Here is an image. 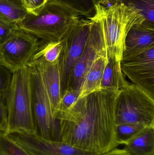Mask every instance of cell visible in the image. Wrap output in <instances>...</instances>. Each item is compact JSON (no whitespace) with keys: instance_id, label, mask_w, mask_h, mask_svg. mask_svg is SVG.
Segmentation results:
<instances>
[{"instance_id":"cell-2","label":"cell","mask_w":154,"mask_h":155,"mask_svg":"<svg viewBox=\"0 0 154 155\" xmlns=\"http://www.w3.org/2000/svg\"><path fill=\"white\" fill-rule=\"evenodd\" d=\"M89 20L103 38L108 56L120 62L128 31L134 25L145 21L140 13L122 2L107 7L96 5V13Z\"/></svg>"},{"instance_id":"cell-1","label":"cell","mask_w":154,"mask_h":155,"mask_svg":"<svg viewBox=\"0 0 154 155\" xmlns=\"http://www.w3.org/2000/svg\"><path fill=\"white\" fill-rule=\"evenodd\" d=\"M119 93L101 89L58 111L60 141L96 154L117 148L115 109Z\"/></svg>"},{"instance_id":"cell-13","label":"cell","mask_w":154,"mask_h":155,"mask_svg":"<svg viewBox=\"0 0 154 155\" xmlns=\"http://www.w3.org/2000/svg\"><path fill=\"white\" fill-rule=\"evenodd\" d=\"M108 61L107 53L101 54L97 56L83 80L80 89L78 98L102 89V77Z\"/></svg>"},{"instance_id":"cell-19","label":"cell","mask_w":154,"mask_h":155,"mask_svg":"<svg viewBox=\"0 0 154 155\" xmlns=\"http://www.w3.org/2000/svg\"><path fill=\"white\" fill-rule=\"evenodd\" d=\"M69 7L80 16L90 19L96 13V4L93 0H52Z\"/></svg>"},{"instance_id":"cell-24","label":"cell","mask_w":154,"mask_h":155,"mask_svg":"<svg viewBox=\"0 0 154 155\" xmlns=\"http://www.w3.org/2000/svg\"><path fill=\"white\" fill-rule=\"evenodd\" d=\"M8 124V101L6 93L0 95V133L6 134Z\"/></svg>"},{"instance_id":"cell-28","label":"cell","mask_w":154,"mask_h":155,"mask_svg":"<svg viewBox=\"0 0 154 155\" xmlns=\"http://www.w3.org/2000/svg\"><path fill=\"white\" fill-rule=\"evenodd\" d=\"M96 155H132L127 152L124 148L118 149L116 148L105 153L100 154Z\"/></svg>"},{"instance_id":"cell-9","label":"cell","mask_w":154,"mask_h":155,"mask_svg":"<svg viewBox=\"0 0 154 155\" xmlns=\"http://www.w3.org/2000/svg\"><path fill=\"white\" fill-rule=\"evenodd\" d=\"M39 45V40L20 28L0 45V59L14 72L31 61Z\"/></svg>"},{"instance_id":"cell-29","label":"cell","mask_w":154,"mask_h":155,"mask_svg":"<svg viewBox=\"0 0 154 155\" xmlns=\"http://www.w3.org/2000/svg\"><path fill=\"white\" fill-rule=\"evenodd\" d=\"M93 1L95 4H101L102 5H103V4H110V5H111L117 3H120L122 2V0H93Z\"/></svg>"},{"instance_id":"cell-27","label":"cell","mask_w":154,"mask_h":155,"mask_svg":"<svg viewBox=\"0 0 154 155\" xmlns=\"http://www.w3.org/2000/svg\"><path fill=\"white\" fill-rule=\"evenodd\" d=\"M48 0H22L28 11H33L41 7Z\"/></svg>"},{"instance_id":"cell-21","label":"cell","mask_w":154,"mask_h":155,"mask_svg":"<svg viewBox=\"0 0 154 155\" xmlns=\"http://www.w3.org/2000/svg\"><path fill=\"white\" fill-rule=\"evenodd\" d=\"M122 3L140 13L145 22L154 25V0H122Z\"/></svg>"},{"instance_id":"cell-20","label":"cell","mask_w":154,"mask_h":155,"mask_svg":"<svg viewBox=\"0 0 154 155\" xmlns=\"http://www.w3.org/2000/svg\"><path fill=\"white\" fill-rule=\"evenodd\" d=\"M146 127H148L140 124H124L117 125L115 137L118 144L125 145Z\"/></svg>"},{"instance_id":"cell-22","label":"cell","mask_w":154,"mask_h":155,"mask_svg":"<svg viewBox=\"0 0 154 155\" xmlns=\"http://www.w3.org/2000/svg\"><path fill=\"white\" fill-rule=\"evenodd\" d=\"M0 155H30L7 135L0 133Z\"/></svg>"},{"instance_id":"cell-8","label":"cell","mask_w":154,"mask_h":155,"mask_svg":"<svg viewBox=\"0 0 154 155\" xmlns=\"http://www.w3.org/2000/svg\"><path fill=\"white\" fill-rule=\"evenodd\" d=\"M91 26L92 21L90 20L80 18L61 41L62 48L58 60L61 96L67 89L71 72L86 45Z\"/></svg>"},{"instance_id":"cell-25","label":"cell","mask_w":154,"mask_h":155,"mask_svg":"<svg viewBox=\"0 0 154 155\" xmlns=\"http://www.w3.org/2000/svg\"><path fill=\"white\" fill-rule=\"evenodd\" d=\"M79 91L66 89L61 96L58 111L66 110L70 107L78 98Z\"/></svg>"},{"instance_id":"cell-15","label":"cell","mask_w":154,"mask_h":155,"mask_svg":"<svg viewBox=\"0 0 154 155\" xmlns=\"http://www.w3.org/2000/svg\"><path fill=\"white\" fill-rule=\"evenodd\" d=\"M129 83L124 77L121 62L114 57L108 56L102 77L101 89L119 92Z\"/></svg>"},{"instance_id":"cell-4","label":"cell","mask_w":154,"mask_h":155,"mask_svg":"<svg viewBox=\"0 0 154 155\" xmlns=\"http://www.w3.org/2000/svg\"><path fill=\"white\" fill-rule=\"evenodd\" d=\"M7 97L8 124L6 134L16 133L34 134L30 81L28 65L13 73Z\"/></svg>"},{"instance_id":"cell-17","label":"cell","mask_w":154,"mask_h":155,"mask_svg":"<svg viewBox=\"0 0 154 155\" xmlns=\"http://www.w3.org/2000/svg\"><path fill=\"white\" fill-rule=\"evenodd\" d=\"M28 12L22 0H0L1 21L17 25L24 18Z\"/></svg>"},{"instance_id":"cell-23","label":"cell","mask_w":154,"mask_h":155,"mask_svg":"<svg viewBox=\"0 0 154 155\" xmlns=\"http://www.w3.org/2000/svg\"><path fill=\"white\" fill-rule=\"evenodd\" d=\"M13 72L2 62L0 59V95L8 92L12 80Z\"/></svg>"},{"instance_id":"cell-16","label":"cell","mask_w":154,"mask_h":155,"mask_svg":"<svg viewBox=\"0 0 154 155\" xmlns=\"http://www.w3.org/2000/svg\"><path fill=\"white\" fill-rule=\"evenodd\" d=\"M125 146L132 155H154V126L146 127Z\"/></svg>"},{"instance_id":"cell-6","label":"cell","mask_w":154,"mask_h":155,"mask_svg":"<svg viewBox=\"0 0 154 155\" xmlns=\"http://www.w3.org/2000/svg\"><path fill=\"white\" fill-rule=\"evenodd\" d=\"M115 117L116 125L134 124L154 126V99L129 83L118 95Z\"/></svg>"},{"instance_id":"cell-7","label":"cell","mask_w":154,"mask_h":155,"mask_svg":"<svg viewBox=\"0 0 154 155\" xmlns=\"http://www.w3.org/2000/svg\"><path fill=\"white\" fill-rule=\"evenodd\" d=\"M121 67L133 84L154 99V45L143 49H124Z\"/></svg>"},{"instance_id":"cell-18","label":"cell","mask_w":154,"mask_h":155,"mask_svg":"<svg viewBox=\"0 0 154 155\" xmlns=\"http://www.w3.org/2000/svg\"><path fill=\"white\" fill-rule=\"evenodd\" d=\"M61 48V41L43 42L39 41V47L31 61L42 59L48 62H55L58 60Z\"/></svg>"},{"instance_id":"cell-5","label":"cell","mask_w":154,"mask_h":155,"mask_svg":"<svg viewBox=\"0 0 154 155\" xmlns=\"http://www.w3.org/2000/svg\"><path fill=\"white\" fill-rule=\"evenodd\" d=\"M30 72L34 134L50 141H60L58 120L52 113L49 98L35 64H27Z\"/></svg>"},{"instance_id":"cell-12","label":"cell","mask_w":154,"mask_h":155,"mask_svg":"<svg viewBox=\"0 0 154 155\" xmlns=\"http://www.w3.org/2000/svg\"><path fill=\"white\" fill-rule=\"evenodd\" d=\"M30 62L36 64L40 73L44 87L49 98L52 113L56 118L61 97L58 61L55 62L49 63L42 59H38Z\"/></svg>"},{"instance_id":"cell-11","label":"cell","mask_w":154,"mask_h":155,"mask_svg":"<svg viewBox=\"0 0 154 155\" xmlns=\"http://www.w3.org/2000/svg\"><path fill=\"white\" fill-rule=\"evenodd\" d=\"M107 53L105 44L97 30L91 26L89 38L79 59L73 66L68 79L67 89L80 91L86 74L97 56Z\"/></svg>"},{"instance_id":"cell-14","label":"cell","mask_w":154,"mask_h":155,"mask_svg":"<svg viewBox=\"0 0 154 155\" xmlns=\"http://www.w3.org/2000/svg\"><path fill=\"white\" fill-rule=\"evenodd\" d=\"M124 45V49H143L154 45V25L144 21L132 26L126 36Z\"/></svg>"},{"instance_id":"cell-3","label":"cell","mask_w":154,"mask_h":155,"mask_svg":"<svg viewBox=\"0 0 154 155\" xmlns=\"http://www.w3.org/2000/svg\"><path fill=\"white\" fill-rule=\"evenodd\" d=\"M80 18L69 7L48 0L41 7L28 11L17 25L20 29L41 41H61Z\"/></svg>"},{"instance_id":"cell-10","label":"cell","mask_w":154,"mask_h":155,"mask_svg":"<svg viewBox=\"0 0 154 155\" xmlns=\"http://www.w3.org/2000/svg\"><path fill=\"white\" fill-rule=\"evenodd\" d=\"M30 155H96L61 141H50L33 134L12 133L7 135Z\"/></svg>"},{"instance_id":"cell-26","label":"cell","mask_w":154,"mask_h":155,"mask_svg":"<svg viewBox=\"0 0 154 155\" xmlns=\"http://www.w3.org/2000/svg\"><path fill=\"white\" fill-rule=\"evenodd\" d=\"M19 28L17 25L0 20V45Z\"/></svg>"}]
</instances>
